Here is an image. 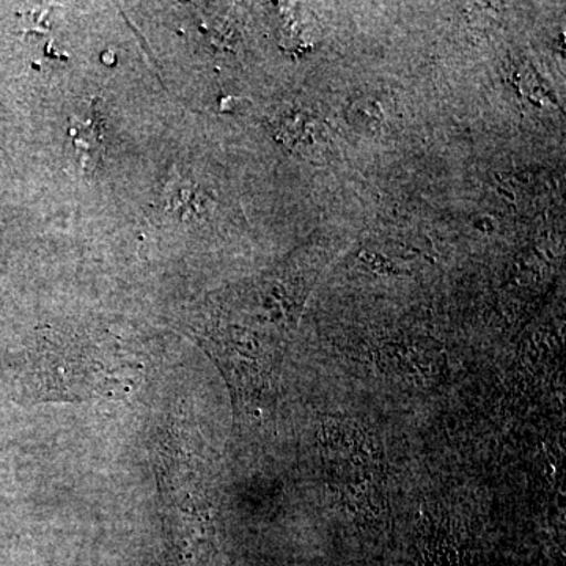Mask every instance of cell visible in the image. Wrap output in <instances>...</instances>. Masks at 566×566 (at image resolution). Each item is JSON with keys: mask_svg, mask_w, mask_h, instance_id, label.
<instances>
[{"mask_svg": "<svg viewBox=\"0 0 566 566\" xmlns=\"http://www.w3.org/2000/svg\"><path fill=\"white\" fill-rule=\"evenodd\" d=\"M103 132V118L96 111L84 120L71 117L69 134L76 151L77 163L85 172H93L106 155Z\"/></svg>", "mask_w": 566, "mask_h": 566, "instance_id": "obj_1", "label": "cell"}]
</instances>
